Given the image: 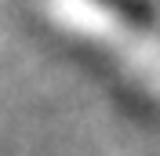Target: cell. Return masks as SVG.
I'll return each instance as SVG.
<instances>
[{
    "instance_id": "obj_1",
    "label": "cell",
    "mask_w": 160,
    "mask_h": 156,
    "mask_svg": "<svg viewBox=\"0 0 160 156\" xmlns=\"http://www.w3.org/2000/svg\"><path fill=\"white\" fill-rule=\"evenodd\" d=\"M106 7H113L117 15H124L128 22H135V26H146V22L153 18V11L146 0H102Z\"/></svg>"
}]
</instances>
